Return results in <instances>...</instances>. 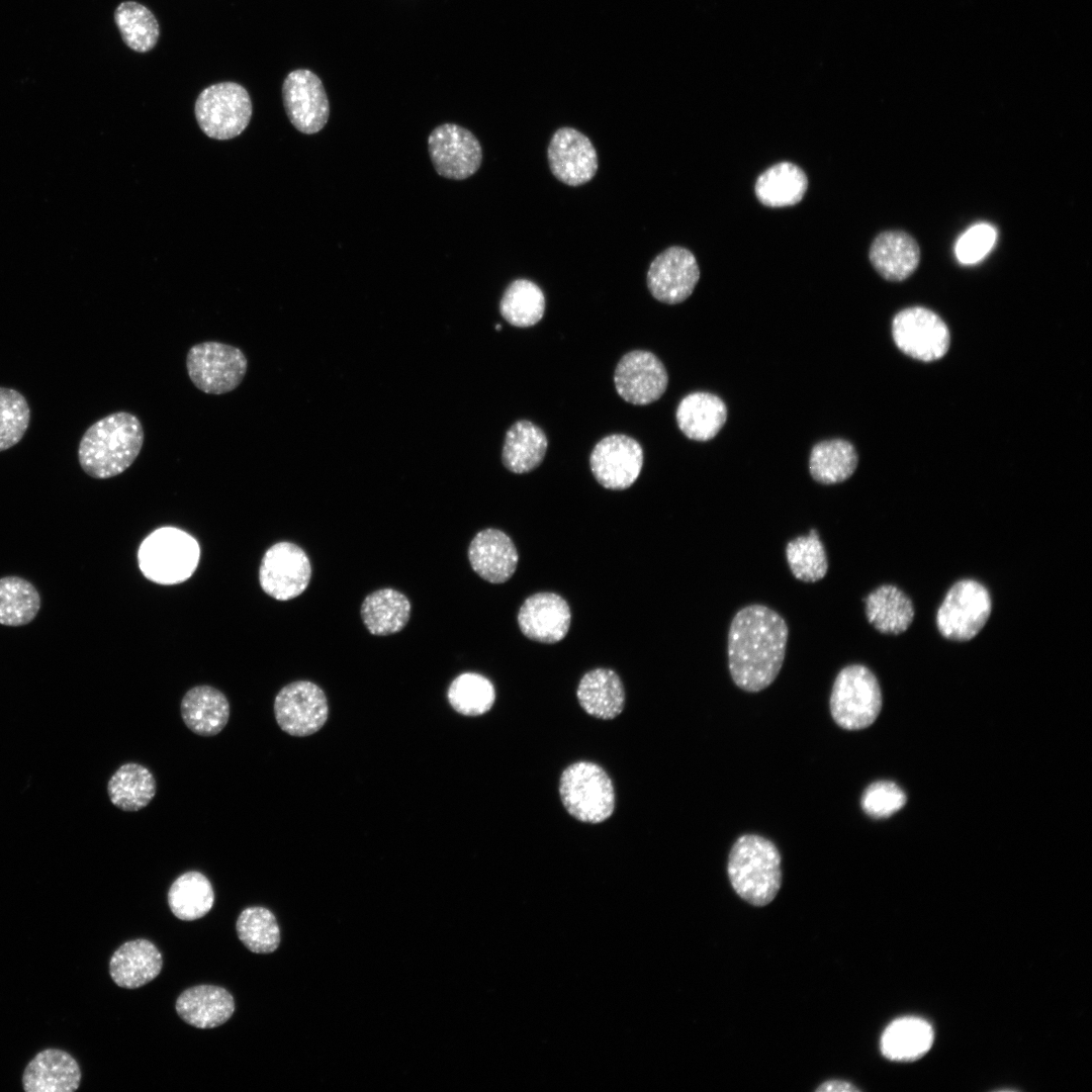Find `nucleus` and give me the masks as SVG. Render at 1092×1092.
<instances>
[{"label": "nucleus", "instance_id": "nucleus-28", "mask_svg": "<svg viewBox=\"0 0 1092 1092\" xmlns=\"http://www.w3.org/2000/svg\"><path fill=\"white\" fill-rule=\"evenodd\" d=\"M576 696L580 707L588 715L603 720L619 716L625 704L621 678L608 668L587 671L578 684Z\"/></svg>", "mask_w": 1092, "mask_h": 1092}, {"label": "nucleus", "instance_id": "nucleus-12", "mask_svg": "<svg viewBox=\"0 0 1092 1092\" xmlns=\"http://www.w3.org/2000/svg\"><path fill=\"white\" fill-rule=\"evenodd\" d=\"M329 707L324 691L309 680H296L283 687L274 700L277 724L289 735L308 736L318 731L328 719Z\"/></svg>", "mask_w": 1092, "mask_h": 1092}, {"label": "nucleus", "instance_id": "nucleus-36", "mask_svg": "<svg viewBox=\"0 0 1092 1092\" xmlns=\"http://www.w3.org/2000/svg\"><path fill=\"white\" fill-rule=\"evenodd\" d=\"M545 311V296L533 281L520 278L511 282L499 301V312L511 325L527 328L536 325Z\"/></svg>", "mask_w": 1092, "mask_h": 1092}, {"label": "nucleus", "instance_id": "nucleus-46", "mask_svg": "<svg viewBox=\"0 0 1092 1092\" xmlns=\"http://www.w3.org/2000/svg\"><path fill=\"white\" fill-rule=\"evenodd\" d=\"M500 328H502V327H500L499 325H497V326H496V330H499Z\"/></svg>", "mask_w": 1092, "mask_h": 1092}, {"label": "nucleus", "instance_id": "nucleus-41", "mask_svg": "<svg viewBox=\"0 0 1092 1092\" xmlns=\"http://www.w3.org/2000/svg\"><path fill=\"white\" fill-rule=\"evenodd\" d=\"M452 708L465 716H479L489 711L495 700L491 681L476 672H464L455 677L448 689Z\"/></svg>", "mask_w": 1092, "mask_h": 1092}, {"label": "nucleus", "instance_id": "nucleus-20", "mask_svg": "<svg viewBox=\"0 0 1092 1092\" xmlns=\"http://www.w3.org/2000/svg\"><path fill=\"white\" fill-rule=\"evenodd\" d=\"M81 1078V1068L71 1054L48 1048L27 1063L21 1083L25 1092H73L79 1088Z\"/></svg>", "mask_w": 1092, "mask_h": 1092}, {"label": "nucleus", "instance_id": "nucleus-18", "mask_svg": "<svg viewBox=\"0 0 1092 1092\" xmlns=\"http://www.w3.org/2000/svg\"><path fill=\"white\" fill-rule=\"evenodd\" d=\"M547 157L553 176L569 186L587 183L598 170V155L593 143L573 127H560L553 133Z\"/></svg>", "mask_w": 1092, "mask_h": 1092}, {"label": "nucleus", "instance_id": "nucleus-11", "mask_svg": "<svg viewBox=\"0 0 1092 1092\" xmlns=\"http://www.w3.org/2000/svg\"><path fill=\"white\" fill-rule=\"evenodd\" d=\"M311 577L307 554L298 545L281 541L264 553L259 567V582L265 594L277 601L301 595Z\"/></svg>", "mask_w": 1092, "mask_h": 1092}, {"label": "nucleus", "instance_id": "nucleus-8", "mask_svg": "<svg viewBox=\"0 0 1092 1092\" xmlns=\"http://www.w3.org/2000/svg\"><path fill=\"white\" fill-rule=\"evenodd\" d=\"M194 113L199 127L214 140H231L241 134L252 117L248 91L236 82H220L198 95Z\"/></svg>", "mask_w": 1092, "mask_h": 1092}, {"label": "nucleus", "instance_id": "nucleus-42", "mask_svg": "<svg viewBox=\"0 0 1092 1092\" xmlns=\"http://www.w3.org/2000/svg\"><path fill=\"white\" fill-rule=\"evenodd\" d=\"M30 421V408L17 390L0 387V452L16 445Z\"/></svg>", "mask_w": 1092, "mask_h": 1092}, {"label": "nucleus", "instance_id": "nucleus-27", "mask_svg": "<svg viewBox=\"0 0 1092 1092\" xmlns=\"http://www.w3.org/2000/svg\"><path fill=\"white\" fill-rule=\"evenodd\" d=\"M675 419L686 437L695 441H709L724 426L727 407L719 396L697 391L686 395L679 401Z\"/></svg>", "mask_w": 1092, "mask_h": 1092}, {"label": "nucleus", "instance_id": "nucleus-24", "mask_svg": "<svg viewBox=\"0 0 1092 1092\" xmlns=\"http://www.w3.org/2000/svg\"><path fill=\"white\" fill-rule=\"evenodd\" d=\"M178 1015L197 1028H213L226 1022L235 1011L232 994L222 987L198 985L183 991L176 1001Z\"/></svg>", "mask_w": 1092, "mask_h": 1092}, {"label": "nucleus", "instance_id": "nucleus-19", "mask_svg": "<svg viewBox=\"0 0 1092 1092\" xmlns=\"http://www.w3.org/2000/svg\"><path fill=\"white\" fill-rule=\"evenodd\" d=\"M567 602L554 593H537L527 598L518 613L522 633L531 640L552 644L562 640L570 627Z\"/></svg>", "mask_w": 1092, "mask_h": 1092}, {"label": "nucleus", "instance_id": "nucleus-3", "mask_svg": "<svg viewBox=\"0 0 1092 1092\" xmlns=\"http://www.w3.org/2000/svg\"><path fill=\"white\" fill-rule=\"evenodd\" d=\"M782 856L776 844L757 834H743L733 843L727 873L735 893L753 906L770 903L782 886Z\"/></svg>", "mask_w": 1092, "mask_h": 1092}, {"label": "nucleus", "instance_id": "nucleus-13", "mask_svg": "<svg viewBox=\"0 0 1092 1092\" xmlns=\"http://www.w3.org/2000/svg\"><path fill=\"white\" fill-rule=\"evenodd\" d=\"M428 150L436 172L448 179L469 178L482 162V149L477 138L454 123H444L433 129L428 138Z\"/></svg>", "mask_w": 1092, "mask_h": 1092}, {"label": "nucleus", "instance_id": "nucleus-31", "mask_svg": "<svg viewBox=\"0 0 1092 1092\" xmlns=\"http://www.w3.org/2000/svg\"><path fill=\"white\" fill-rule=\"evenodd\" d=\"M804 171L790 162L778 163L757 178L754 186L758 200L769 207H784L800 202L807 191Z\"/></svg>", "mask_w": 1092, "mask_h": 1092}, {"label": "nucleus", "instance_id": "nucleus-4", "mask_svg": "<svg viewBox=\"0 0 1092 1092\" xmlns=\"http://www.w3.org/2000/svg\"><path fill=\"white\" fill-rule=\"evenodd\" d=\"M199 558L200 547L196 539L175 527L156 529L143 540L138 550L139 567L144 576L163 585L187 580L195 572Z\"/></svg>", "mask_w": 1092, "mask_h": 1092}, {"label": "nucleus", "instance_id": "nucleus-32", "mask_svg": "<svg viewBox=\"0 0 1092 1092\" xmlns=\"http://www.w3.org/2000/svg\"><path fill=\"white\" fill-rule=\"evenodd\" d=\"M110 802L126 812L148 806L156 795V781L146 766L136 762L120 765L107 783Z\"/></svg>", "mask_w": 1092, "mask_h": 1092}, {"label": "nucleus", "instance_id": "nucleus-10", "mask_svg": "<svg viewBox=\"0 0 1092 1092\" xmlns=\"http://www.w3.org/2000/svg\"><path fill=\"white\" fill-rule=\"evenodd\" d=\"M892 336L903 353L925 362L941 358L947 352L950 340L945 323L922 306L899 311L892 322Z\"/></svg>", "mask_w": 1092, "mask_h": 1092}, {"label": "nucleus", "instance_id": "nucleus-33", "mask_svg": "<svg viewBox=\"0 0 1092 1092\" xmlns=\"http://www.w3.org/2000/svg\"><path fill=\"white\" fill-rule=\"evenodd\" d=\"M933 1029L924 1019L902 1017L891 1022L881 1037L883 1055L894 1061L920 1058L931 1046Z\"/></svg>", "mask_w": 1092, "mask_h": 1092}, {"label": "nucleus", "instance_id": "nucleus-6", "mask_svg": "<svg viewBox=\"0 0 1092 1092\" xmlns=\"http://www.w3.org/2000/svg\"><path fill=\"white\" fill-rule=\"evenodd\" d=\"M561 802L576 820L597 824L606 821L615 809V790L607 771L590 761L568 765L559 779Z\"/></svg>", "mask_w": 1092, "mask_h": 1092}, {"label": "nucleus", "instance_id": "nucleus-21", "mask_svg": "<svg viewBox=\"0 0 1092 1092\" xmlns=\"http://www.w3.org/2000/svg\"><path fill=\"white\" fill-rule=\"evenodd\" d=\"M468 558L472 569L481 578L491 583H503L514 574L519 555L506 533L487 528L471 540Z\"/></svg>", "mask_w": 1092, "mask_h": 1092}, {"label": "nucleus", "instance_id": "nucleus-7", "mask_svg": "<svg viewBox=\"0 0 1092 1092\" xmlns=\"http://www.w3.org/2000/svg\"><path fill=\"white\" fill-rule=\"evenodd\" d=\"M991 613L988 588L976 579L963 578L947 589L937 609L935 624L943 638L966 642L983 630Z\"/></svg>", "mask_w": 1092, "mask_h": 1092}, {"label": "nucleus", "instance_id": "nucleus-29", "mask_svg": "<svg viewBox=\"0 0 1092 1092\" xmlns=\"http://www.w3.org/2000/svg\"><path fill=\"white\" fill-rule=\"evenodd\" d=\"M547 447L543 430L530 421L521 420L506 433L502 461L514 473L530 472L542 463Z\"/></svg>", "mask_w": 1092, "mask_h": 1092}, {"label": "nucleus", "instance_id": "nucleus-9", "mask_svg": "<svg viewBox=\"0 0 1092 1092\" xmlns=\"http://www.w3.org/2000/svg\"><path fill=\"white\" fill-rule=\"evenodd\" d=\"M186 369L197 389L219 395L235 390L242 383L248 370V359L238 347L205 341L189 349Z\"/></svg>", "mask_w": 1092, "mask_h": 1092}, {"label": "nucleus", "instance_id": "nucleus-40", "mask_svg": "<svg viewBox=\"0 0 1092 1092\" xmlns=\"http://www.w3.org/2000/svg\"><path fill=\"white\" fill-rule=\"evenodd\" d=\"M236 929L240 940L252 952L270 953L279 946L280 929L274 914L267 908L244 909L237 919Z\"/></svg>", "mask_w": 1092, "mask_h": 1092}, {"label": "nucleus", "instance_id": "nucleus-1", "mask_svg": "<svg viewBox=\"0 0 1092 1092\" xmlns=\"http://www.w3.org/2000/svg\"><path fill=\"white\" fill-rule=\"evenodd\" d=\"M789 628L774 609L747 605L736 612L728 630V668L733 682L748 693L770 686L786 655Z\"/></svg>", "mask_w": 1092, "mask_h": 1092}, {"label": "nucleus", "instance_id": "nucleus-22", "mask_svg": "<svg viewBox=\"0 0 1092 1092\" xmlns=\"http://www.w3.org/2000/svg\"><path fill=\"white\" fill-rule=\"evenodd\" d=\"M869 258L874 269L884 279L900 282L917 269L920 248L909 234L903 231H886L873 241Z\"/></svg>", "mask_w": 1092, "mask_h": 1092}, {"label": "nucleus", "instance_id": "nucleus-25", "mask_svg": "<svg viewBox=\"0 0 1092 1092\" xmlns=\"http://www.w3.org/2000/svg\"><path fill=\"white\" fill-rule=\"evenodd\" d=\"M863 602L868 622L882 634L900 635L913 623V602L897 585L881 584L869 593Z\"/></svg>", "mask_w": 1092, "mask_h": 1092}, {"label": "nucleus", "instance_id": "nucleus-38", "mask_svg": "<svg viewBox=\"0 0 1092 1092\" xmlns=\"http://www.w3.org/2000/svg\"><path fill=\"white\" fill-rule=\"evenodd\" d=\"M36 587L19 576L0 578V624L18 627L27 625L40 609Z\"/></svg>", "mask_w": 1092, "mask_h": 1092}, {"label": "nucleus", "instance_id": "nucleus-30", "mask_svg": "<svg viewBox=\"0 0 1092 1092\" xmlns=\"http://www.w3.org/2000/svg\"><path fill=\"white\" fill-rule=\"evenodd\" d=\"M411 603L400 592L380 588L369 594L361 605V618L367 630L376 636L399 632L411 617Z\"/></svg>", "mask_w": 1092, "mask_h": 1092}, {"label": "nucleus", "instance_id": "nucleus-14", "mask_svg": "<svg viewBox=\"0 0 1092 1092\" xmlns=\"http://www.w3.org/2000/svg\"><path fill=\"white\" fill-rule=\"evenodd\" d=\"M589 465L596 480L605 488L623 490L638 478L643 466V449L632 437L614 434L594 447Z\"/></svg>", "mask_w": 1092, "mask_h": 1092}, {"label": "nucleus", "instance_id": "nucleus-34", "mask_svg": "<svg viewBox=\"0 0 1092 1092\" xmlns=\"http://www.w3.org/2000/svg\"><path fill=\"white\" fill-rule=\"evenodd\" d=\"M858 457L851 443L832 439L816 444L810 454L809 471L812 478L825 485L848 479L855 471Z\"/></svg>", "mask_w": 1092, "mask_h": 1092}, {"label": "nucleus", "instance_id": "nucleus-39", "mask_svg": "<svg viewBox=\"0 0 1092 1092\" xmlns=\"http://www.w3.org/2000/svg\"><path fill=\"white\" fill-rule=\"evenodd\" d=\"M786 559L793 576L803 582H816L828 571V558L819 532L797 536L786 545Z\"/></svg>", "mask_w": 1092, "mask_h": 1092}, {"label": "nucleus", "instance_id": "nucleus-17", "mask_svg": "<svg viewBox=\"0 0 1092 1092\" xmlns=\"http://www.w3.org/2000/svg\"><path fill=\"white\" fill-rule=\"evenodd\" d=\"M614 383L625 401L645 405L659 399L665 392L668 375L663 363L653 353L634 350L619 360Z\"/></svg>", "mask_w": 1092, "mask_h": 1092}, {"label": "nucleus", "instance_id": "nucleus-45", "mask_svg": "<svg viewBox=\"0 0 1092 1092\" xmlns=\"http://www.w3.org/2000/svg\"><path fill=\"white\" fill-rule=\"evenodd\" d=\"M817 1092H854L859 1091L853 1084L843 1080H830L815 1089Z\"/></svg>", "mask_w": 1092, "mask_h": 1092}, {"label": "nucleus", "instance_id": "nucleus-15", "mask_svg": "<svg viewBox=\"0 0 1092 1092\" xmlns=\"http://www.w3.org/2000/svg\"><path fill=\"white\" fill-rule=\"evenodd\" d=\"M286 114L292 125L302 133L320 131L330 115V104L321 79L311 71L290 72L282 85Z\"/></svg>", "mask_w": 1092, "mask_h": 1092}, {"label": "nucleus", "instance_id": "nucleus-43", "mask_svg": "<svg viewBox=\"0 0 1092 1092\" xmlns=\"http://www.w3.org/2000/svg\"><path fill=\"white\" fill-rule=\"evenodd\" d=\"M906 803V796L899 786L890 781H878L863 792L860 806L873 818H887L899 811Z\"/></svg>", "mask_w": 1092, "mask_h": 1092}, {"label": "nucleus", "instance_id": "nucleus-23", "mask_svg": "<svg viewBox=\"0 0 1092 1092\" xmlns=\"http://www.w3.org/2000/svg\"><path fill=\"white\" fill-rule=\"evenodd\" d=\"M163 959L150 940L139 938L121 944L111 956L109 974L125 989H135L154 980L161 972Z\"/></svg>", "mask_w": 1092, "mask_h": 1092}, {"label": "nucleus", "instance_id": "nucleus-35", "mask_svg": "<svg viewBox=\"0 0 1092 1092\" xmlns=\"http://www.w3.org/2000/svg\"><path fill=\"white\" fill-rule=\"evenodd\" d=\"M214 901L209 880L201 873L182 874L171 885L168 903L172 913L181 920L192 921L207 914Z\"/></svg>", "mask_w": 1092, "mask_h": 1092}, {"label": "nucleus", "instance_id": "nucleus-2", "mask_svg": "<svg viewBox=\"0 0 1092 1092\" xmlns=\"http://www.w3.org/2000/svg\"><path fill=\"white\" fill-rule=\"evenodd\" d=\"M144 441V427L135 415L124 411L109 414L83 434L78 447L79 464L93 478L114 477L134 462Z\"/></svg>", "mask_w": 1092, "mask_h": 1092}, {"label": "nucleus", "instance_id": "nucleus-37", "mask_svg": "<svg viewBox=\"0 0 1092 1092\" xmlns=\"http://www.w3.org/2000/svg\"><path fill=\"white\" fill-rule=\"evenodd\" d=\"M114 21L124 43L134 52L153 50L160 36V25L154 13L135 1L121 2L114 11Z\"/></svg>", "mask_w": 1092, "mask_h": 1092}, {"label": "nucleus", "instance_id": "nucleus-5", "mask_svg": "<svg viewBox=\"0 0 1092 1092\" xmlns=\"http://www.w3.org/2000/svg\"><path fill=\"white\" fill-rule=\"evenodd\" d=\"M882 691L875 673L866 665L852 663L837 673L829 700L834 722L845 730L871 726L882 709Z\"/></svg>", "mask_w": 1092, "mask_h": 1092}, {"label": "nucleus", "instance_id": "nucleus-16", "mask_svg": "<svg viewBox=\"0 0 1092 1092\" xmlns=\"http://www.w3.org/2000/svg\"><path fill=\"white\" fill-rule=\"evenodd\" d=\"M700 279L694 254L680 246L659 253L650 263L646 280L652 296L660 302L676 304L686 300Z\"/></svg>", "mask_w": 1092, "mask_h": 1092}, {"label": "nucleus", "instance_id": "nucleus-44", "mask_svg": "<svg viewBox=\"0 0 1092 1092\" xmlns=\"http://www.w3.org/2000/svg\"><path fill=\"white\" fill-rule=\"evenodd\" d=\"M996 238L997 232L991 224L979 223L970 228L956 245L957 258L964 264L979 262L993 248Z\"/></svg>", "mask_w": 1092, "mask_h": 1092}, {"label": "nucleus", "instance_id": "nucleus-26", "mask_svg": "<svg viewBox=\"0 0 1092 1092\" xmlns=\"http://www.w3.org/2000/svg\"><path fill=\"white\" fill-rule=\"evenodd\" d=\"M184 724L193 733L200 736H214L226 725L230 718V704L222 692L201 685L186 692L180 704Z\"/></svg>", "mask_w": 1092, "mask_h": 1092}]
</instances>
